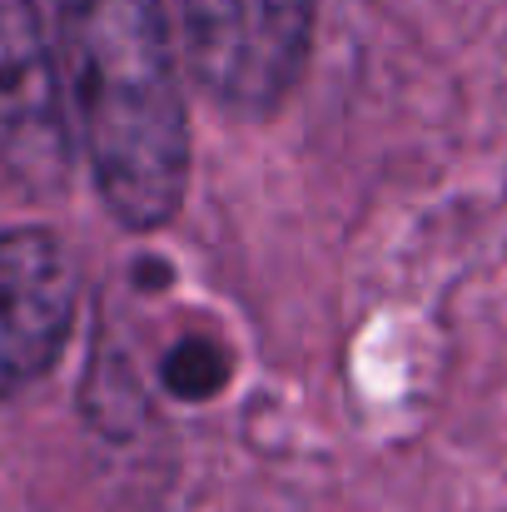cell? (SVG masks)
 Returning a JSON list of instances; mask_svg holds the SVG:
<instances>
[{"label":"cell","mask_w":507,"mask_h":512,"mask_svg":"<svg viewBox=\"0 0 507 512\" xmlns=\"http://www.w3.org/2000/svg\"><path fill=\"white\" fill-rule=\"evenodd\" d=\"M80 150L125 229H160L189 189V110L165 0H60Z\"/></svg>","instance_id":"1"},{"label":"cell","mask_w":507,"mask_h":512,"mask_svg":"<svg viewBox=\"0 0 507 512\" xmlns=\"http://www.w3.org/2000/svg\"><path fill=\"white\" fill-rule=\"evenodd\" d=\"M319 0H179L194 80L234 115H269L309 65Z\"/></svg>","instance_id":"2"},{"label":"cell","mask_w":507,"mask_h":512,"mask_svg":"<svg viewBox=\"0 0 507 512\" xmlns=\"http://www.w3.org/2000/svg\"><path fill=\"white\" fill-rule=\"evenodd\" d=\"M0 170L30 194H55L70 174L60 65L35 0H0Z\"/></svg>","instance_id":"3"},{"label":"cell","mask_w":507,"mask_h":512,"mask_svg":"<svg viewBox=\"0 0 507 512\" xmlns=\"http://www.w3.org/2000/svg\"><path fill=\"white\" fill-rule=\"evenodd\" d=\"M75 264L50 229H0V398L45 378L75 329Z\"/></svg>","instance_id":"4"},{"label":"cell","mask_w":507,"mask_h":512,"mask_svg":"<svg viewBox=\"0 0 507 512\" xmlns=\"http://www.w3.org/2000/svg\"><path fill=\"white\" fill-rule=\"evenodd\" d=\"M165 388L184 403H204L214 398L224 383H229V353L219 348L214 339H179L165 353V368H160Z\"/></svg>","instance_id":"5"}]
</instances>
